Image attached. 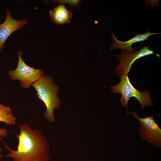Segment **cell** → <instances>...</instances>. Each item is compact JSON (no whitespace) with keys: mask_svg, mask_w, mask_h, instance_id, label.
Segmentation results:
<instances>
[{"mask_svg":"<svg viewBox=\"0 0 161 161\" xmlns=\"http://www.w3.org/2000/svg\"><path fill=\"white\" fill-rule=\"evenodd\" d=\"M160 34V33H151L149 30L144 34H137L128 41H122L117 39L115 37L114 33L112 32L111 33V36L112 39L113 43L109 49L112 51L114 49H120L135 52H136V50L132 47L133 44L146 40L151 35Z\"/></svg>","mask_w":161,"mask_h":161,"instance_id":"ba28073f","label":"cell"},{"mask_svg":"<svg viewBox=\"0 0 161 161\" xmlns=\"http://www.w3.org/2000/svg\"><path fill=\"white\" fill-rule=\"evenodd\" d=\"M149 45L145 46L135 52L122 49L120 54L116 55V57L120 60L119 64L115 68L117 75L119 77L124 75H128L132 64L140 58L152 54L160 57L159 55L154 54L153 51L148 49Z\"/></svg>","mask_w":161,"mask_h":161,"instance_id":"8992f818","label":"cell"},{"mask_svg":"<svg viewBox=\"0 0 161 161\" xmlns=\"http://www.w3.org/2000/svg\"><path fill=\"white\" fill-rule=\"evenodd\" d=\"M16 118L10 107L0 103V122L5 123L6 125H14L16 124Z\"/></svg>","mask_w":161,"mask_h":161,"instance_id":"30bf717a","label":"cell"},{"mask_svg":"<svg viewBox=\"0 0 161 161\" xmlns=\"http://www.w3.org/2000/svg\"><path fill=\"white\" fill-rule=\"evenodd\" d=\"M120 81L117 85L110 86L111 91L118 94L120 93V99L123 107L127 109V116L129 113L128 110V103L130 98L134 97L139 102L141 108H143L147 106L153 105L149 92L145 91L141 92L135 89L130 82L128 75H124L119 77Z\"/></svg>","mask_w":161,"mask_h":161,"instance_id":"3957f363","label":"cell"},{"mask_svg":"<svg viewBox=\"0 0 161 161\" xmlns=\"http://www.w3.org/2000/svg\"><path fill=\"white\" fill-rule=\"evenodd\" d=\"M9 9H6L5 20L3 23L0 24V52L4 49V43L10 36L16 31L23 28L28 23V21L25 18L14 19Z\"/></svg>","mask_w":161,"mask_h":161,"instance_id":"52a82bcc","label":"cell"},{"mask_svg":"<svg viewBox=\"0 0 161 161\" xmlns=\"http://www.w3.org/2000/svg\"><path fill=\"white\" fill-rule=\"evenodd\" d=\"M1 152H2V149H1V148L0 147V158L1 157Z\"/></svg>","mask_w":161,"mask_h":161,"instance_id":"4fadbf2b","label":"cell"},{"mask_svg":"<svg viewBox=\"0 0 161 161\" xmlns=\"http://www.w3.org/2000/svg\"><path fill=\"white\" fill-rule=\"evenodd\" d=\"M0 161H2V160H0Z\"/></svg>","mask_w":161,"mask_h":161,"instance_id":"9a60e30c","label":"cell"},{"mask_svg":"<svg viewBox=\"0 0 161 161\" xmlns=\"http://www.w3.org/2000/svg\"><path fill=\"white\" fill-rule=\"evenodd\" d=\"M22 54L21 50L18 52L17 66L14 70H10L8 75L12 80H19L21 88L27 89L44 75V72L41 69H35L27 65L22 58Z\"/></svg>","mask_w":161,"mask_h":161,"instance_id":"277c9868","label":"cell"},{"mask_svg":"<svg viewBox=\"0 0 161 161\" xmlns=\"http://www.w3.org/2000/svg\"><path fill=\"white\" fill-rule=\"evenodd\" d=\"M0 18L2 20L4 19V18H3V17L0 14Z\"/></svg>","mask_w":161,"mask_h":161,"instance_id":"5bb4252c","label":"cell"},{"mask_svg":"<svg viewBox=\"0 0 161 161\" xmlns=\"http://www.w3.org/2000/svg\"><path fill=\"white\" fill-rule=\"evenodd\" d=\"M50 2L55 4H67L72 9L76 10H79L83 2L82 1L79 0H55L51 1Z\"/></svg>","mask_w":161,"mask_h":161,"instance_id":"8fae6325","label":"cell"},{"mask_svg":"<svg viewBox=\"0 0 161 161\" xmlns=\"http://www.w3.org/2000/svg\"><path fill=\"white\" fill-rule=\"evenodd\" d=\"M136 112H130L129 114L135 117L140 124L139 133L141 138L152 143L155 146L161 147V129L152 115H147L143 118L139 117Z\"/></svg>","mask_w":161,"mask_h":161,"instance_id":"5b68a950","label":"cell"},{"mask_svg":"<svg viewBox=\"0 0 161 161\" xmlns=\"http://www.w3.org/2000/svg\"><path fill=\"white\" fill-rule=\"evenodd\" d=\"M8 136L7 131L6 129L0 128V138H6Z\"/></svg>","mask_w":161,"mask_h":161,"instance_id":"7c38bea8","label":"cell"},{"mask_svg":"<svg viewBox=\"0 0 161 161\" xmlns=\"http://www.w3.org/2000/svg\"><path fill=\"white\" fill-rule=\"evenodd\" d=\"M31 86L36 91V95L46 107L44 117L48 122H54L55 119L54 110L59 108L61 104V101L58 95L59 90V87L49 75H43Z\"/></svg>","mask_w":161,"mask_h":161,"instance_id":"7a4b0ae2","label":"cell"},{"mask_svg":"<svg viewBox=\"0 0 161 161\" xmlns=\"http://www.w3.org/2000/svg\"><path fill=\"white\" fill-rule=\"evenodd\" d=\"M49 13L52 21L57 25L70 23L73 14V12L67 9L63 4H59Z\"/></svg>","mask_w":161,"mask_h":161,"instance_id":"9c48e42d","label":"cell"},{"mask_svg":"<svg viewBox=\"0 0 161 161\" xmlns=\"http://www.w3.org/2000/svg\"><path fill=\"white\" fill-rule=\"evenodd\" d=\"M18 128L19 134H15L18 140L17 149H11L3 142L9 151L5 156L12 158L13 161H49V144L41 131L32 129L27 123L21 124Z\"/></svg>","mask_w":161,"mask_h":161,"instance_id":"6da1fadb","label":"cell"}]
</instances>
